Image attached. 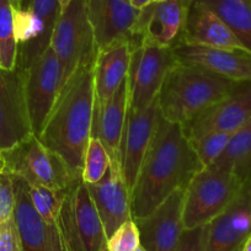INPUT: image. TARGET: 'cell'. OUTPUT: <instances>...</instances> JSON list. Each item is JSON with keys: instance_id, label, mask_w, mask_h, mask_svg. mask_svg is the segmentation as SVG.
<instances>
[{"instance_id": "25", "label": "cell", "mask_w": 251, "mask_h": 251, "mask_svg": "<svg viewBox=\"0 0 251 251\" xmlns=\"http://www.w3.org/2000/svg\"><path fill=\"white\" fill-rule=\"evenodd\" d=\"M208 6L251 53V0H195Z\"/></svg>"}, {"instance_id": "24", "label": "cell", "mask_w": 251, "mask_h": 251, "mask_svg": "<svg viewBox=\"0 0 251 251\" xmlns=\"http://www.w3.org/2000/svg\"><path fill=\"white\" fill-rule=\"evenodd\" d=\"M211 168L233 174L243 182L251 181V122L233 133Z\"/></svg>"}, {"instance_id": "36", "label": "cell", "mask_w": 251, "mask_h": 251, "mask_svg": "<svg viewBox=\"0 0 251 251\" xmlns=\"http://www.w3.org/2000/svg\"><path fill=\"white\" fill-rule=\"evenodd\" d=\"M243 251H251V233L243 245Z\"/></svg>"}, {"instance_id": "39", "label": "cell", "mask_w": 251, "mask_h": 251, "mask_svg": "<svg viewBox=\"0 0 251 251\" xmlns=\"http://www.w3.org/2000/svg\"><path fill=\"white\" fill-rule=\"evenodd\" d=\"M136 251H147V250H146V249H144V248H143V246H139V248H138V249H137V250H136Z\"/></svg>"}, {"instance_id": "26", "label": "cell", "mask_w": 251, "mask_h": 251, "mask_svg": "<svg viewBox=\"0 0 251 251\" xmlns=\"http://www.w3.org/2000/svg\"><path fill=\"white\" fill-rule=\"evenodd\" d=\"M80 182L75 183L69 188H62V190L41 185H30V196L33 207L47 226L57 223L58 219L62 216L63 206L66 203L69 192L72 188L75 187Z\"/></svg>"}, {"instance_id": "9", "label": "cell", "mask_w": 251, "mask_h": 251, "mask_svg": "<svg viewBox=\"0 0 251 251\" xmlns=\"http://www.w3.org/2000/svg\"><path fill=\"white\" fill-rule=\"evenodd\" d=\"M23 71L28 117L33 134L38 137L60 94L62 67L50 47Z\"/></svg>"}, {"instance_id": "7", "label": "cell", "mask_w": 251, "mask_h": 251, "mask_svg": "<svg viewBox=\"0 0 251 251\" xmlns=\"http://www.w3.org/2000/svg\"><path fill=\"white\" fill-rule=\"evenodd\" d=\"M18 63L26 69L50 47L53 31L62 13L58 0H13Z\"/></svg>"}, {"instance_id": "5", "label": "cell", "mask_w": 251, "mask_h": 251, "mask_svg": "<svg viewBox=\"0 0 251 251\" xmlns=\"http://www.w3.org/2000/svg\"><path fill=\"white\" fill-rule=\"evenodd\" d=\"M50 48L62 67V88L81 64L96 57L98 47L89 20L86 0H72L62 9L53 31Z\"/></svg>"}, {"instance_id": "10", "label": "cell", "mask_w": 251, "mask_h": 251, "mask_svg": "<svg viewBox=\"0 0 251 251\" xmlns=\"http://www.w3.org/2000/svg\"><path fill=\"white\" fill-rule=\"evenodd\" d=\"M33 134L25 98L24 71L0 67V151H8Z\"/></svg>"}, {"instance_id": "29", "label": "cell", "mask_w": 251, "mask_h": 251, "mask_svg": "<svg viewBox=\"0 0 251 251\" xmlns=\"http://www.w3.org/2000/svg\"><path fill=\"white\" fill-rule=\"evenodd\" d=\"M231 136L233 133L213 131L207 132V133L201 134L196 138L188 139V141L191 143L194 151H196L202 165L207 168V166H211L223 153Z\"/></svg>"}, {"instance_id": "30", "label": "cell", "mask_w": 251, "mask_h": 251, "mask_svg": "<svg viewBox=\"0 0 251 251\" xmlns=\"http://www.w3.org/2000/svg\"><path fill=\"white\" fill-rule=\"evenodd\" d=\"M141 246L139 230L136 222L129 219L107 239L108 251H136Z\"/></svg>"}, {"instance_id": "32", "label": "cell", "mask_w": 251, "mask_h": 251, "mask_svg": "<svg viewBox=\"0 0 251 251\" xmlns=\"http://www.w3.org/2000/svg\"><path fill=\"white\" fill-rule=\"evenodd\" d=\"M209 224L194 229H185L174 251H203Z\"/></svg>"}, {"instance_id": "33", "label": "cell", "mask_w": 251, "mask_h": 251, "mask_svg": "<svg viewBox=\"0 0 251 251\" xmlns=\"http://www.w3.org/2000/svg\"><path fill=\"white\" fill-rule=\"evenodd\" d=\"M45 251H75L67 236L66 229L63 226L60 218L57 223L47 226Z\"/></svg>"}, {"instance_id": "21", "label": "cell", "mask_w": 251, "mask_h": 251, "mask_svg": "<svg viewBox=\"0 0 251 251\" xmlns=\"http://www.w3.org/2000/svg\"><path fill=\"white\" fill-rule=\"evenodd\" d=\"M129 89L127 78L100 108H94L91 137H98L110 155L111 163H120V148L128 112Z\"/></svg>"}, {"instance_id": "40", "label": "cell", "mask_w": 251, "mask_h": 251, "mask_svg": "<svg viewBox=\"0 0 251 251\" xmlns=\"http://www.w3.org/2000/svg\"><path fill=\"white\" fill-rule=\"evenodd\" d=\"M236 251H243V246H240V248H239Z\"/></svg>"}, {"instance_id": "3", "label": "cell", "mask_w": 251, "mask_h": 251, "mask_svg": "<svg viewBox=\"0 0 251 251\" xmlns=\"http://www.w3.org/2000/svg\"><path fill=\"white\" fill-rule=\"evenodd\" d=\"M238 84L206 69L177 62L166 75L158 95L161 117L185 126L202 111L226 98Z\"/></svg>"}, {"instance_id": "19", "label": "cell", "mask_w": 251, "mask_h": 251, "mask_svg": "<svg viewBox=\"0 0 251 251\" xmlns=\"http://www.w3.org/2000/svg\"><path fill=\"white\" fill-rule=\"evenodd\" d=\"M98 50L120 40L131 41L139 10L129 0H86Z\"/></svg>"}, {"instance_id": "15", "label": "cell", "mask_w": 251, "mask_h": 251, "mask_svg": "<svg viewBox=\"0 0 251 251\" xmlns=\"http://www.w3.org/2000/svg\"><path fill=\"white\" fill-rule=\"evenodd\" d=\"M176 43L249 52L235 33L216 13L195 0H187L185 21L174 45Z\"/></svg>"}, {"instance_id": "6", "label": "cell", "mask_w": 251, "mask_h": 251, "mask_svg": "<svg viewBox=\"0 0 251 251\" xmlns=\"http://www.w3.org/2000/svg\"><path fill=\"white\" fill-rule=\"evenodd\" d=\"M5 171L24 178L28 185L50 188H69L83 178H75L66 161L57 153L43 146L32 134L15 148L3 151Z\"/></svg>"}, {"instance_id": "28", "label": "cell", "mask_w": 251, "mask_h": 251, "mask_svg": "<svg viewBox=\"0 0 251 251\" xmlns=\"http://www.w3.org/2000/svg\"><path fill=\"white\" fill-rule=\"evenodd\" d=\"M111 165L107 151L98 137H91L84 158L81 178L84 183H98L103 178Z\"/></svg>"}, {"instance_id": "2", "label": "cell", "mask_w": 251, "mask_h": 251, "mask_svg": "<svg viewBox=\"0 0 251 251\" xmlns=\"http://www.w3.org/2000/svg\"><path fill=\"white\" fill-rule=\"evenodd\" d=\"M95 60L96 57L81 64L64 84L37 137L43 146L66 161L75 178H81L85 151L93 131Z\"/></svg>"}, {"instance_id": "18", "label": "cell", "mask_w": 251, "mask_h": 251, "mask_svg": "<svg viewBox=\"0 0 251 251\" xmlns=\"http://www.w3.org/2000/svg\"><path fill=\"white\" fill-rule=\"evenodd\" d=\"M251 233V181L238 199L209 223L203 251H236Z\"/></svg>"}, {"instance_id": "37", "label": "cell", "mask_w": 251, "mask_h": 251, "mask_svg": "<svg viewBox=\"0 0 251 251\" xmlns=\"http://www.w3.org/2000/svg\"><path fill=\"white\" fill-rule=\"evenodd\" d=\"M5 171V160H4L3 153L0 151V173Z\"/></svg>"}, {"instance_id": "20", "label": "cell", "mask_w": 251, "mask_h": 251, "mask_svg": "<svg viewBox=\"0 0 251 251\" xmlns=\"http://www.w3.org/2000/svg\"><path fill=\"white\" fill-rule=\"evenodd\" d=\"M131 57L128 40L116 41L102 50H98L94 71L95 110H100L127 78Z\"/></svg>"}, {"instance_id": "4", "label": "cell", "mask_w": 251, "mask_h": 251, "mask_svg": "<svg viewBox=\"0 0 251 251\" xmlns=\"http://www.w3.org/2000/svg\"><path fill=\"white\" fill-rule=\"evenodd\" d=\"M245 183L233 174L211 166L200 171L185 191L183 228L211 223L238 199Z\"/></svg>"}, {"instance_id": "22", "label": "cell", "mask_w": 251, "mask_h": 251, "mask_svg": "<svg viewBox=\"0 0 251 251\" xmlns=\"http://www.w3.org/2000/svg\"><path fill=\"white\" fill-rule=\"evenodd\" d=\"M72 209L79 251H108L102 221L83 181L73 195Z\"/></svg>"}, {"instance_id": "17", "label": "cell", "mask_w": 251, "mask_h": 251, "mask_svg": "<svg viewBox=\"0 0 251 251\" xmlns=\"http://www.w3.org/2000/svg\"><path fill=\"white\" fill-rule=\"evenodd\" d=\"M99 212L107 239L132 218L131 192L121 173L120 163H111L107 173L98 183H85Z\"/></svg>"}, {"instance_id": "35", "label": "cell", "mask_w": 251, "mask_h": 251, "mask_svg": "<svg viewBox=\"0 0 251 251\" xmlns=\"http://www.w3.org/2000/svg\"><path fill=\"white\" fill-rule=\"evenodd\" d=\"M151 1H153V0H129V3L137 9L144 8V6H147L148 4H151Z\"/></svg>"}, {"instance_id": "8", "label": "cell", "mask_w": 251, "mask_h": 251, "mask_svg": "<svg viewBox=\"0 0 251 251\" xmlns=\"http://www.w3.org/2000/svg\"><path fill=\"white\" fill-rule=\"evenodd\" d=\"M177 64L171 47L142 45L132 52L129 64L128 108L143 111L158 99L169 72Z\"/></svg>"}, {"instance_id": "13", "label": "cell", "mask_w": 251, "mask_h": 251, "mask_svg": "<svg viewBox=\"0 0 251 251\" xmlns=\"http://www.w3.org/2000/svg\"><path fill=\"white\" fill-rule=\"evenodd\" d=\"M160 111L158 99L143 111L127 112L120 148V168L129 192H132L146 154L158 127Z\"/></svg>"}, {"instance_id": "23", "label": "cell", "mask_w": 251, "mask_h": 251, "mask_svg": "<svg viewBox=\"0 0 251 251\" xmlns=\"http://www.w3.org/2000/svg\"><path fill=\"white\" fill-rule=\"evenodd\" d=\"M15 191L14 221L20 236L23 251H45L47 224L33 207L30 196V185L24 178L13 175Z\"/></svg>"}, {"instance_id": "14", "label": "cell", "mask_w": 251, "mask_h": 251, "mask_svg": "<svg viewBox=\"0 0 251 251\" xmlns=\"http://www.w3.org/2000/svg\"><path fill=\"white\" fill-rule=\"evenodd\" d=\"M186 188L177 190L148 217L133 219L147 251H174L180 241L183 228L182 213Z\"/></svg>"}, {"instance_id": "16", "label": "cell", "mask_w": 251, "mask_h": 251, "mask_svg": "<svg viewBox=\"0 0 251 251\" xmlns=\"http://www.w3.org/2000/svg\"><path fill=\"white\" fill-rule=\"evenodd\" d=\"M171 48L178 63L206 69L235 83H251V53L185 43Z\"/></svg>"}, {"instance_id": "38", "label": "cell", "mask_w": 251, "mask_h": 251, "mask_svg": "<svg viewBox=\"0 0 251 251\" xmlns=\"http://www.w3.org/2000/svg\"><path fill=\"white\" fill-rule=\"evenodd\" d=\"M58 1H59V4L62 5V8H64V6H67L69 3H71L72 0H58Z\"/></svg>"}, {"instance_id": "11", "label": "cell", "mask_w": 251, "mask_h": 251, "mask_svg": "<svg viewBox=\"0 0 251 251\" xmlns=\"http://www.w3.org/2000/svg\"><path fill=\"white\" fill-rule=\"evenodd\" d=\"M186 8L187 0H159L142 8L129 41L132 52L144 43L173 47L182 30Z\"/></svg>"}, {"instance_id": "31", "label": "cell", "mask_w": 251, "mask_h": 251, "mask_svg": "<svg viewBox=\"0 0 251 251\" xmlns=\"http://www.w3.org/2000/svg\"><path fill=\"white\" fill-rule=\"evenodd\" d=\"M15 209V191L13 175L8 171L0 173V224L14 217Z\"/></svg>"}, {"instance_id": "41", "label": "cell", "mask_w": 251, "mask_h": 251, "mask_svg": "<svg viewBox=\"0 0 251 251\" xmlns=\"http://www.w3.org/2000/svg\"><path fill=\"white\" fill-rule=\"evenodd\" d=\"M153 1H159V0H153Z\"/></svg>"}, {"instance_id": "34", "label": "cell", "mask_w": 251, "mask_h": 251, "mask_svg": "<svg viewBox=\"0 0 251 251\" xmlns=\"http://www.w3.org/2000/svg\"><path fill=\"white\" fill-rule=\"evenodd\" d=\"M0 251H23L14 217L0 224Z\"/></svg>"}, {"instance_id": "12", "label": "cell", "mask_w": 251, "mask_h": 251, "mask_svg": "<svg viewBox=\"0 0 251 251\" xmlns=\"http://www.w3.org/2000/svg\"><path fill=\"white\" fill-rule=\"evenodd\" d=\"M251 122V83H239L226 98L206 108L182 126L188 139L207 132L235 133Z\"/></svg>"}, {"instance_id": "1", "label": "cell", "mask_w": 251, "mask_h": 251, "mask_svg": "<svg viewBox=\"0 0 251 251\" xmlns=\"http://www.w3.org/2000/svg\"><path fill=\"white\" fill-rule=\"evenodd\" d=\"M203 169L182 126L166 121L160 115L131 192L132 218L148 217L174 192L187 188Z\"/></svg>"}, {"instance_id": "27", "label": "cell", "mask_w": 251, "mask_h": 251, "mask_svg": "<svg viewBox=\"0 0 251 251\" xmlns=\"http://www.w3.org/2000/svg\"><path fill=\"white\" fill-rule=\"evenodd\" d=\"M16 63L18 41L13 0H0V67L13 71Z\"/></svg>"}]
</instances>
